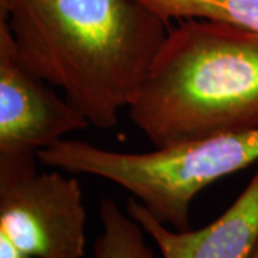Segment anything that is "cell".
<instances>
[{"label": "cell", "mask_w": 258, "mask_h": 258, "mask_svg": "<svg viewBox=\"0 0 258 258\" xmlns=\"http://www.w3.org/2000/svg\"><path fill=\"white\" fill-rule=\"evenodd\" d=\"M23 63L99 129L128 109L171 23L139 0H0Z\"/></svg>", "instance_id": "1"}, {"label": "cell", "mask_w": 258, "mask_h": 258, "mask_svg": "<svg viewBox=\"0 0 258 258\" xmlns=\"http://www.w3.org/2000/svg\"><path fill=\"white\" fill-rule=\"evenodd\" d=\"M128 116L154 148L258 128V33L208 19L178 20Z\"/></svg>", "instance_id": "2"}, {"label": "cell", "mask_w": 258, "mask_h": 258, "mask_svg": "<svg viewBox=\"0 0 258 258\" xmlns=\"http://www.w3.org/2000/svg\"><path fill=\"white\" fill-rule=\"evenodd\" d=\"M39 162L68 174L103 178L131 192L157 220L191 230V205L212 182L258 162V128L214 135L151 152H118L62 139L37 152Z\"/></svg>", "instance_id": "3"}, {"label": "cell", "mask_w": 258, "mask_h": 258, "mask_svg": "<svg viewBox=\"0 0 258 258\" xmlns=\"http://www.w3.org/2000/svg\"><path fill=\"white\" fill-rule=\"evenodd\" d=\"M36 152H0V232L33 258H83L86 208L79 181L39 172Z\"/></svg>", "instance_id": "4"}, {"label": "cell", "mask_w": 258, "mask_h": 258, "mask_svg": "<svg viewBox=\"0 0 258 258\" xmlns=\"http://www.w3.org/2000/svg\"><path fill=\"white\" fill-rule=\"evenodd\" d=\"M23 63L0 18V152H39L91 123Z\"/></svg>", "instance_id": "5"}, {"label": "cell", "mask_w": 258, "mask_h": 258, "mask_svg": "<svg viewBox=\"0 0 258 258\" xmlns=\"http://www.w3.org/2000/svg\"><path fill=\"white\" fill-rule=\"evenodd\" d=\"M126 212L162 258H249L258 241V171L230 208L201 230H172L135 198L128 200Z\"/></svg>", "instance_id": "6"}, {"label": "cell", "mask_w": 258, "mask_h": 258, "mask_svg": "<svg viewBox=\"0 0 258 258\" xmlns=\"http://www.w3.org/2000/svg\"><path fill=\"white\" fill-rule=\"evenodd\" d=\"M166 22L208 19L258 33V0H139Z\"/></svg>", "instance_id": "7"}, {"label": "cell", "mask_w": 258, "mask_h": 258, "mask_svg": "<svg viewBox=\"0 0 258 258\" xmlns=\"http://www.w3.org/2000/svg\"><path fill=\"white\" fill-rule=\"evenodd\" d=\"M102 232L93 244V258H154L142 227L111 198L99 207Z\"/></svg>", "instance_id": "8"}, {"label": "cell", "mask_w": 258, "mask_h": 258, "mask_svg": "<svg viewBox=\"0 0 258 258\" xmlns=\"http://www.w3.org/2000/svg\"><path fill=\"white\" fill-rule=\"evenodd\" d=\"M0 258H33L18 248L12 241L0 232Z\"/></svg>", "instance_id": "9"}, {"label": "cell", "mask_w": 258, "mask_h": 258, "mask_svg": "<svg viewBox=\"0 0 258 258\" xmlns=\"http://www.w3.org/2000/svg\"><path fill=\"white\" fill-rule=\"evenodd\" d=\"M249 258H258V241H257V244H255V247H254V249H252V252H251Z\"/></svg>", "instance_id": "10"}]
</instances>
